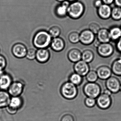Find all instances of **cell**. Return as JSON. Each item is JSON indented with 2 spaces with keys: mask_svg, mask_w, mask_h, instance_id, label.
I'll return each mask as SVG.
<instances>
[{
  "mask_svg": "<svg viewBox=\"0 0 121 121\" xmlns=\"http://www.w3.org/2000/svg\"><path fill=\"white\" fill-rule=\"evenodd\" d=\"M51 47L53 51L57 52H60L65 47V42L61 38L59 37L53 38L52 40Z\"/></svg>",
  "mask_w": 121,
  "mask_h": 121,
  "instance_id": "obj_13",
  "label": "cell"
},
{
  "mask_svg": "<svg viewBox=\"0 0 121 121\" xmlns=\"http://www.w3.org/2000/svg\"><path fill=\"white\" fill-rule=\"evenodd\" d=\"M111 13L110 7L107 5H102L98 9L99 15L103 18H108L110 16Z\"/></svg>",
  "mask_w": 121,
  "mask_h": 121,
  "instance_id": "obj_21",
  "label": "cell"
},
{
  "mask_svg": "<svg viewBox=\"0 0 121 121\" xmlns=\"http://www.w3.org/2000/svg\"><path fill=\"white\" fill-rule=\"evenodd\" d=\"M52 37L54 38L58 37L61 33V30L59 27L54 26L50 28L48 32Z\"/></svg>",
  "mask_w": 121,
  "mask_h": 121,
  "instance_id": "obj_27",
  "label": "cell"
},
{
  "mask_svg": "<svg viewBox=\"0 0 121 121\" xmlns=\"http://www.w3.org/2000/svg\"><path fill=\"white\" fill-rule=\"evenodd\" d=\"M86 78L89 82H95L98 77L97 72L94 71H90L86 75Z\"/></svg>",
  "mask_w": 121,
  "mask_h": 121,
  "instance_id": "obj_25",
  "label": "cell"
},
{
  "mask_svg": "<svg viewBox=\"0 0 121 121\" xmlns=\"http://www.w3.org/2000/svg\"><path fill=\"white\" fill-rule=\"evenodd\" d=\"M107 89L113 93H117L120 90V84L119 80L114 76H110L107 79L106 83Z\"/></svg>",
  "mask_w": 121,
  "mask_h": 121,
  "instance_id": "obj_6",
  "label": "cell"
},
{
  "mask_svg": "<svg viewBox=\"0 0 121 121\" xmlns=\"http://www.w3.org/2000/svg\"><path fill=\"white\" fill-rule=\"evenodd\" d=\"M69 5V2L65 0L61 4L56 6L55 9V12L56 15L60 17H65L67 14L68 8Z\"/></svg>",
  "mask_w": 121,
  "mask_h": 121,
  "instance_id": "obj_15",
  "label": "cell"
},
{
  "mask_svg": "<svg viewBox=\"0 0 121 121\" xmlns=\"http://www.w3.org/2000/svg\"><path fill=\"white\" fill-rule=\"evenodd\" d=\"M112 93L111 92V91H110L108 89H107V90H105L104 91V93L108 95H109V96H110Z\"/></svg>",
  "mask_w": 121,
  "mask_h": 121,
  "instance_id": "obj_39",
  "label": "cell"
},
{
  "mask_svg": "<svg viewBox=\"0 0 121 121\" xmlns=\"http://www.w3.org/2000/svg\"><path fill=\"white\" fill-rule=\"evenodd\" d=\"M6 108H7V111L8 112V113L11 114H16L18 110L14 109V108L10 107L9 105L7 106Z\"/></svg>",
  "mask_w": 121,
  "mask_h": 121,
  "instance_id": "obj_35",
  "label": "cell"
},
{
  "mask_svg": "<svg viewBox=\"0 0 121 121\" xmlns=\"http://www.w3.org/2000/svg\"><path fill=\"white\" fill-rule=\"evenodd\" d=\"M98 38L100 42L103 43H107L109 41L111 37L108 31L105 29H102L98 31Z\"/></svg>",
  "mask_w": 121,
  "mask_h": 121,
  "instance_id": "obj_19",
  "label": "cell"
},
{
  "mask_svg": "<svg viewBox=\"0 0 121 121\" xmlns=\"http://www.w3.org/2000/svg\"><path fill=\"white\" fill-rule=\"evenodd\" d=\"M69 80V82L76 86L81 84L82 81V78L80 75L75 73L70 75Z\"/></svg>",
  "mask_w": 121,
  "mask_h": 121,
  "instance_id": "obj_23",
  "label": "cell"
},
{
  "mask_svg": "<svg viewBox=\"0 0 121 121\" xmlns=\"http://www.w3.org/2000/svg\"><path fill=\"white\" fill-rule=\"evenodd\" d=\"M5 72L4 71V70H0V77Z\"/></svg>",
  "mask_w": 121,
  "mask_h": 121,
  "instance_id": "obj_41",
  "label": "cell"
},
{
  "mask_svg": "<svg viewBox=\"0 0 121 121\" xmlns=\"http://www.w3.org/2000/svg\"><path fill=\"white\" fill-rule=\"evenodd\" d=\"M112 71L117 76H121V58L115 61L112 65Z\"/></svg>",
  "mask_w": 121,
  "mask_h": 121,
  "instance_id": "obj_22",
  "label": "cell"
},
{
  "mask_svg": "<svg viewBox=\"0 0 121 121\" xmlns=\"http://www.w3.org/2000/svg\"><path fill=\"white\" fill-rule=\"evenodd\" d=\"M103 1L105 4H110L112 3L113 0H103Z\"/></svg>",
  "mask_w": 121,
  "mask_h": 121,
  "instance_id": "obj_38",
  "label": "cell"
},
{
  "mask_svg": "<svg viewBox=\"0 0 121 121\" xmlns=\"http://www.w3.org/2000/svg\"><path fill=\"white\" fill-rule=\"evenodd\" d=\"M24 85L22 82H13L8 90V92L12 97L20 96L24 90Z\"/></svg>",
  "mask_w": 121,
  "mask_h": 121,
  "instance_id": "obj_5",
  "label": "cell"
},
{
  "mask_svg": "<svg viewBox=\"0 0 121 121\" xmlns=\"http://www.w3.org/2000/svg\"><path fill=\"white\" fill-rule=\"evenodd\" d=\"M96 72L99 78L102 80H107L111 76L112 71L109 67L102 66L98 68Z\"/></svg>",
  "mask_w": 121,
  "mask_h": 121,
  "instance_id": "obj_16",
  "label": "cell"
},
{
  "mask_svg": "<svg viewBox=\"0 0 121 121\" xmlns=\"http://www.w3.org/2000/svg\"><path fill=\"white\" fill-rule=\"evenodd\" d=\"M113 48L112 46L108 43H103L99 44L98 48V52L101 56L108 57L112 54Z\"/></svg>",
  "mask_w": 121,
  "mask_h": 121,
  "instance_id": "obj_9",
  "label": "cell"
},
{
  "mask_svg": "<svg viewBox=\"0 0 121 121\" xmlns=\"http://www.w3.org/2000/svg\"><path fill=\"white\" fill-rule=\"evenodd\" d=\"M83 10L82 4L79 2H76L69 5L67 14L73 18H77L82 14Z\"/></svg>",
  "mask_w": 121,
  "mask_h": 121,
  "instance_id": "obj_4",
  "label": "cell"
},
{
  "mask_svg": "<svg viewBox=\"0 0 121 121\" xmlns=\"http://www.w3.org/2000/svg\"><path fill=\"white\" fill-rule=\"evenodd\" d=\"M7 64L6 59L3 56L0 54V70H4Z\"/></svg>",
  "mask_w": 121,
  "mask_h": 121,
  "instance_id": "obj_33",
  "label": "cell"
},
{
  "mask_svg": "<svg viewBox=\"0 0 121 121\" xmlns=\"http://www.w3.org/2000/svg\"><path fill=\"white\" fill-rule=\"evenodd\" d=\"M11 96L6 91H0V108H6L9 104Z\"/></svg>",
  "mask_w": 121,
  "mask_h": 121,
  "instance_id": "obj_17",
  "label": "cell"
},
{
  "mask_svg": "<svg viewBox=\"0 0 121 121\" xmlns=\"http://www.w3.org/2000/svg\"><path fill=\"white\" fill-rule=\"evenodd\" d=\"M96 103L95 98L87 97L85 100V103L87 107H94Z\"/></svg>",
  "mask_w": 121,
  "mask_h": 121,
  "instance_id": "obj_31",
  "label": "cell"
},
{
  "mask_svg": "<svg viewBox=\"0 0 121 121\" xmlns=\"http://www.w3.org/2000/svg\"><path fill=\"white\" fill-rule=\"evenodd\" d=\"M90 31L94 34H97L100 30L99 25L95 23H92L90 25Z\"/></svg>",
  "mask_w": 121,
  "mask_h": 121,
  "instance_id": "obj_32",
  "label": "cell"
},
{
  "mask_svg": "<svg viewBox=\"0 0 121 121\" xmlns=\"http://www.w3.org/2000/svg\"><path fill=\"white\" fill-rule=\"evenodd\" d=\"M12 82V79L10 75L5 73L0 77V90H8Z\"/></svg>",
  "mask_w": 121,
  "mask_h": 121,
  "instance_id": "obj_12",
  "label": "cell"
},
{
  "mask_svg": "<svg viewBox=\"0 0 121 121\" xmlns=\"http://www.w3.org/2000/svg\"><path fill=\"white\" fill-rule=\"evenodd\" d=\"M23 100L20 96L12 97L9 106L16 109L18 110L22 106Z\"/></svg>",
  "mask_w": 121,
  "mask_h": 121,
  "instance_id": "obj_20",
  "label": "cell"
},
{
  "mask_svg": "<svg viewBox=\"0 0 121 121\" xmlns=\"http://www.w3.org/2000/svg\"><path fill=\"white\" fill-rule=\"evenodd\" d=\"M60 92L62 96L66 99H72L77 96L78 90L76 86L69 81L62 85Z\"/></svg>",
  "mask_w": 121,
  "mask_h": 121,
  "instance_id": "obj_2",
  "label": "cell"
},
{
  "mask_svg": "<svg viewBox=\"0 0 121 121\" xmlns=\"http://www.w3.org/2000/svg\"><path fill=\"white\" fill-rule=\"evenodd\" d=\"M27 49L24 44L17 43L13 46L12 52L14 56L18 58H22L26 57Z\"/></svg>",
  "mask_w": 121,
  "mask_h": 121,
  "instance_id": "obj_8",
  "label": "cell"
},
{
  "mask_svg": "<svg viewBox=\"0 0 121 121\" xmlns=\"http://www.w3.org/2000/svg\"><path fill=\"white\" fill-rule=\"evenodd\" d=\"M112 18L115 20H119L121 18V8L118 7L114 8L112 12Z\"/></svg>",
  "mask_w": 121,
  "mask_h": 121,
  "instance_id": "obj_28",
  "label": "cell"
},
{
  "mask_svg": "<svg viewBox=\"0 0 121 121\" xmlns=\"http://www.w3.org/2000/svg\"><path fill=\"white\" fill-rule=\"evenodd\" d=\"M74 69L76 73L82 76H85L90 71V68L87 63L80 60L76 62L74 66Z\"/></svg>",
  "mask_w": 121,
  "mask_h": 121,
  "instance_id": "obj_7",
  "label": "cell"
},
{
  "mask_svg": "<svg viewBox=\"0 0 121 121\" xmlns=\"http://www.w3.org/2000/svg\"><path fill=\"white\" fill-rule=\"evenodd\" d=\"M97 103L100 108L106 109L109 107L111 104L110 96L105 93L100 95L98 97Z\"/></svg>",
  "mask_w": 121,
  "mask_h": 121,
  "instance_id": "obj_10",
  "label": "cell"
},
{
  "mask_svg": "<svg viewBox=\"0 0 121 121\" xmlns=\"http://www.w3.org/2000/svg\"><path fill=\"white\" fill-rule=\"evenodd\" d=\"M95 5L96 7H99L102 5V3L100 0H97L95 2Z\"/></svg>",
  "mask_w": 121,
  "mask_h": 121,
  "instance_id": "obj_37",
  "label": "cell"
},
{
  "mask_svg": "<svg viewBox=\"0 0 121 121\" xmlns=\"http://www.w3.org/2000/svg\"><path fill=\"white\" fill-rule=\"evenodd\" d=\"M56 0L58 1V2H63L65 1V0Z\"/></svg>",
  "mask_w": 121,
  "mask_h": 121,
  "instance_id": "obj_42",
  "label": "cell"
},
{
  "mask_svg": "<svg viewBox=\"0 0 121 121\" xmlns=\"http://www.w3.org/2000/svg\"><path fill=\"white\" fill-rule=\"evenodd\" d=\"M83 91L87 97L95 98L99 95L101 89L97 83L89 82L85 85Z\"/></svg>",
  "mask_w": 121,
  "mask_h": 121,
  "instance_id": "obj_3",
  "label": "cell"
},
{
  "mask_svg": "<svg viewBox=\"0 0 121 121\" xmlns=\"http://www.w3.org/2000/svg\"><path fill=\"white\" fill-rule=\"evenodd\" d=\"M116 4L119 7H121V0H115Z\"/></svg>",
  "mask_w": 121,
  "mask_h": 121,
  "instance_id": "obj_40",
  "label": "cell"
},
{
  "mask_svg": "<svg viewBox=\"0 0 121 121\" xmlns=\"http://www.w3.org/2000/svg\"><path fill=\"white\" fill-rule=\"evenodd\" d=\"M117 47L118 50L121 52V37L117 43Z\"/></svg>",
  "mask_w": 121,
  "mask_h": 121,
  "instance_id": "obj_36",
  "label": "cell"
},
{
  "mask_svg": "<svg viewBox=\"0 0 121 121\" xmlns=\"http://www.w3.org/2000/svg\"><path fill=\"white\" fill-rule=\"evenodd\" d=\"M120 90L121 91V86H120Z\"/></svg>",
  "mask_w": 121,
  "mask_h": 121,
  "instance_id": "obj_44",
  "label": "cell"
},
{
  "mask_svg": "<svg viewBox=\"0 0 121 121\" xmlns=\"http://www.w3.org/2000/svg\"><path fill=\"white\" fill-rule=\"evenodd\" d=\"M36 51L34 48H30L28 49L26 57L29 60H33L36 57Z\"/></svg>",
  "mask_w": 121,
  "mask_h": 121,
  "instance_id": "obj_30",
  "label": "cell"
},
{
  "mask_svg": "<svg viewBox=\"0 0 121 121\" xmlns=\"http://www.w3.org/2000/svg\"><path fill=\"white\" fill-rule=\"evenodd\" d=\"M94 58V54L91 51L86 50L82 54L81 59L86 63H90Z\"/></svg>",
  "mask_w": 121,
  "mask_h": 121,
  "instance_id": "obj_24",
  "label": "cell"
},
{
  "mask_svg": "<svg viewBox=\"0 0 121 121\" xmlns=\"http://www.w3.org/2000/svg\"><path fill=\"white\" fill-rule=\"evenodd\" d=\"M50 56V52L47 49H39L36 51V58L39 63H46L48 60Z\"/></svg>",
  "mask_w": 121,
  "mask_h": 121,
  "instance_id": "obj_11",
  "label": "cell"
},
{
  "mask_svg": "<svg viewBox=\"0 0 121 121\" xmlns=\"http://www.w3.org/2000/svg\"><path fill=\"white\" fill-rule=\"evenodd\" d=\"M110 37L112 39H117L121 36V29L117 27L113 28L110 31Z\"/></svg>",
  "mask_w": 121,
  "mask_h": 121,
  "instance_id": "obj_26",
  "label": "cell"
},
{
  "mask_svg": "<svg viewBox=\"0 0 121 121\" xmlns=\"http://www.w3.org/2000/svg\"><path fill=\"white\" fill-rule=\"evenodd\" d=\"M52 38L48 32L44 30L40 31L35 35L33 44L37 48H46L51 44Z\"/></svg>",
  "mask_w": 121,
  "mask_h": 121,
  "instance_id": "obj_1",
  "label": "cell"
},
{
  "mask_svg": "<svg viewBox=\"0 0 121 121\" xmlns=\"http://www.w3.org/2000/svg\"><path fill=\"white\" fill-rule=\"evenodd\" d=\"M82 54L78 49H71L68 53V58L73 63H76L81 60Z\"/></svg>",
  "mask_w": 121,
  "mask_h": 121,
  "instance_id": "obj_18",
  "label": "cell"
},
{
  "mask_svg": "<svg viewBox=\"0 0 121 121\" xmlns=\"http://www.w3.org/2000/svg\"><path fill=\"white\" fill-rule=\"evenodd\" d=\"M61 121H74V119L72 115L67 114L62 117Z\"/></svg>",
  "mask_w": 121,
  "mask_h": 121,
  "instance_id": "obj_34",
  "label": "cell"
},
{
  "mask_svg": "<svg viewBox=\"0 0 121 121\" xmlns=\"http://www.w3.org/2000/svg\"><path fill=\"white\" fill-rule=\"evenodd\" d=\"M69 39L71 43H77L80 40V35L77 32H72L69 36Z\"/></svg>",
  "mask_w": 121,
  "mask_h": 121,
  "instance_id": "obj_29",
  "label": "cell"
},
{
  "mask_svg": "<svg viewBox=\"0 0 121 121\" xmlns=\"http://www.w3.org/2000/svg\"><path fill=\"white\" fill-rule=\"evenodd\" d=\"M94 38L93 33L90 30H85L80 35V40L84 44H90L93 41Z\"/></svg>",
  "mask_w": 121,
  "mask_h": 121,
  "instance_id": "obj_14",
  "label": "cell"
},
{
  "mask_svg": "<svg viewBox=\"0 0 121 121\" xmlns=\"http://www.w3.org/2000/svg\"><path fill=\"white\" fill-rule=\"evenodd\" d=\"M69 0V1H71V2H72V1H74V0Z\"/></svg>",
  "mask_w": 121,
  "mask_h": 121,
  "instance_id": "obj_43",
  "label": "cell"
}]
</instances>
